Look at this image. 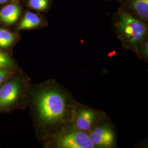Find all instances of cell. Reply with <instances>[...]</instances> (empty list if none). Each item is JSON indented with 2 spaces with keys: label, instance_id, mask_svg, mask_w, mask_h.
Returning a JSON list of instances; mask_svg holds the SVG:
<instances>
[{
  "label": "cell",
  "instance_id": "obj_13",
  "mask_svg": "<svg viewBox=\"0 0 148 148\" xmlns=\"http://www.w3.org/2000/svg\"><path fill=\"white\" fill-rule=\"evenodd\" d=\"M148 41L145 40L142 45L138 53L140 54L142 57L145 59H148Z\"/></svg>",
  "mask_w": 148,
  "mask_h": 148
},
{
  "label": "cell",
  "instance_id": "obj_15",
  "mask_svg": "<svg viewBox=\"0 0 148 148\" xmlns=\"http://www.w3.org/2000/svg\"><path fill=\"white\" fill-rule=\"evenodd\" d=\"M7 1H8V0H0V4L5 3V2H7Z\"/></svg>",
  "mask_w": 148,
  "mask_h": 148
},
{
  "label": "cell",
  "instance_id": "obj_11",
  "mask_svg": "<svg viewBox=\"0 0 148 148\" xmlns=\"http://www.w3.org/2000/svg\"><path fill=\"white\" fill-rule=\"evenodd\" d=\"M28 5L36 11H45L48 7L49 0H29Z\"/></svg>",
  "mask_w": 148,
  "mask_h": 148
},
{
  "label": "cell",
  "instance_id": "obj_4",
  "mask_svg": "<svg viewBox=\"0 0 148 148\" xmlns=\"http://www.w3.org/2000/svg\"><path fill=\"white\" fill-rule=\"evenodd\" d=\"M104 115L101 111L84 106L75 107L71 124L79 131L88 133L101 121Z\"/></svg>",
  "mask_w": 148,
  "mask_h": 148
},
{
  "label": "cell",
  "instance_id": "obj_10",
  "mask_svg": "<svg viewBox=\"0 0 148 148\" xmlns=\"http://www.w3.org/2000/svg\"><path fill=\"white\" fill-rule=\"evenodd\" d=\"M15 40V36L5 29H0V47L7 48L11 46Z\"/></svg>",
  "mask_w": 148,
  "mask_h": 148
},
{
  "label": "cell",
  "instance_id": "obj_6",
  "mask_svg": "<svg viewBox=\"0 0 148 148\" xmlns=\"http://www.w3.org/2000/svg\"><path fill=\"white\" fill-rule=\"evenodd\" d=\"M19 93V86L16 82H8L0 89V106H9L15 101Z\"/></svg>",
  "mask_w": 148,
  "mask_h": 148
},
{
  "label": "cell",
  "instance_id": "obj_12",
  "mask_svg": "<svg viewBox=\"0 0 148 148\" xmlns=\"http://www.w3.org/2000/svg\"><path fill=\"white\" fill-rule=\"evenodd\" d=\"M12 65V61L10 57L0 51V69H10Z\"/></svg>",
  "mask_w": 148,
  "mask_h": 148
},
{
  "label": "cell",
  "instance_id": "obj_3",
  "mask_svg": "<svg viewBox=\"0 0 148 148\" xmlns=\"http://www.w3.org/2000/svg\"><path fill=\"white\" fill-rule=\"evenodd\" d=\"M56 146L62 148H95L88 133L75 128L71 123L63 127L57 133Z\"/></svg>",
  "mask_w": 148,
  "mask_h": 148
},
{
  "label": "cell",
  "instance_id": "obj_8",
  "mask_svg": "<svg viewBox=\"0 0 148 148\" xmlns=\"http://www.w3.org/2000/svg\"><path fill=\"white\" fill-rule=\"evenodd\" d=\"M128 5L133 12L142 21L148 18V0H129Z\"/></svg>",
  "mask_w": 148,
  "mask_h": 148
},
{
  "label": "cell",
  "instance_id": "obj_14",
  "mask_svg": "<svg viewBox=\"0 0 148 148\" xmlns=\"http://www.w3.org/2000/svg\"><path fill=\"white\" fill-rule=\"evenodd\" d=\"M7 74L5 72L0 69V84H1L5 79Z\"/></svg>",
  "mask_w": 148,
  "mask_h": 148
},
{
  "label": "cell",
  "instance_id": "obj_9",
  "mask_svg": "<svg viewBox=\"0 0 148 148\" xmlns=\"http://www.w3.org/2000/svg\"><path fill=\"white\" fill-rule=\"evenodd\" d=\"M42 23L41 18L32 12H27L21 21L18 29L20 30H29L37 27Z\"/></svg>",
  "mask_w": 148,
  "mask_h": 148
},
{
  "label": "cell",
  "instance_id": "obj_7",
  "mask_svg": "<svg viewBox=\"0 0 148 148\" xmlns=\"http://www.w3.org/2000/svg\"><path fill=\"white\" fill-rule=\"evenodd\" d=\"M21 12V10L19 5L15 3L10 4L2 8L0 12V18L5 23L12 24L18 20Z\"/></svg>",
  "mask_w": 148,
  "mask_h": 148
},
{
  "label": "cell",
  "instance_id": "obj_1",
  "mask_svg": "<svg viewBox=\"0 0 148 148\" xmlns=\"http://www.w3.org/2000/svg\"><path fill=\"white\" fill-rule=\"evenodd\" d=\"M36 106L40 120L45 125H59L62 129L71 123L75 106L63 90L50 88L41 92Z\"/></svg>",
  "mask_w": 148,
  "mask_h": 148
},
{
  "label": "cell",
  "instance_id": "obj_5",
  "mask_svg": "<svg viewBox=\"0 0 148 148\" xmlns=\"http://www.w3.org/2000/svg\"><path fill=\"white\" fill-rule=\"evenodd\" d=\"M88 133L95 147L112 148L115 145V133L110 124L101 121Z\"/></svg>",
  "mask_w": 148,
  "mask_h": 148
},
{
  "label": "cell",
  "instance_id": "obj_2",
  "mask_svg": "<svg viewBox=\"0 0 148 148\" xmlns=\"http://www.w3.org/2000/svg\"><path fill=\"white\" fill-rule=\"evenodd\" d=\"M117 36L125 47L138 53L146 40L148 27L142 20L130 13L121 11L115 24Z\"/></svg>",
  "mask_w": 148,
  "mask_h": 148
}]
</instances>
